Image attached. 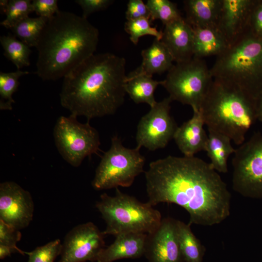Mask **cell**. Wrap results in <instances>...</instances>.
Returning <instances> with one entry per match:
<instances>
[{
	"label": "cell",
	"mask_w": 262,
	"mask_h": 262,
	"mask_svg": "<svg viewBox=\"0 0 262 262\" xmlns=\"http://www.w3.org/2000/svg\"><path fill=\"white\" fill-rule=\"evenodd\" d=\"M147 202L174 203L185 210L189 224L218 225L230 213L231 194L210 163L196 157L169 155L145 172Z\"/></svg>",
	"instance_id": "6da1fadb"
},
{
	"label": "cell",
	"mask_w": 262,
	"mask_h": 262,
	"mask_svg": "<svg viewBox=\"0 0 262 262\" xmlns=\"http://www.w3.org/2000/svg\"><path fill=\"white\" fill-rule=\"evenodd\" d=\"M126 60L106 52L94 54L64 77L60 103L76 117L89 122L114 114L124 102Z\"/></svg>",
	"instance_id": "7a4b0ae2"
},
{
	"label": "cell",
	"mask_w": 262,
	"mask_h": 262,
	"mask_svg": "<svg viewBox=\"0 0 262 262\" xmlns=\"http://www.w3.org/2000/svg\"><path fill=\"white\" fill-rule=\"evenodd\" d=\"M99 32L87 19L60 11L48 19L35 46L36 74L55 81L94 54Z\"/></svg>",
	"instance_id": "3957f363"
},
{
	"label": "cell",
	"mask_w": 262,
	"mask_h": 262,
	"mask_svg": "<svg viewBox=\"0 0 262 262\" xmlns=\"http://www.w3.org/2000/svg\"><path fill=\"white\" fill-rule=\"evenodd\" d=\"M199 110L208 130L226 135L239 146L257 120L254 101L214 80Z\"/></svg>",
	"instance_id": "277c9868"
},
{
	"label": "cell",
	"mask_w": 262,
	"mask_h": 262,
	"mask_svg": "<svg viewBox=\"0 0 262 262\" xmlns=\"http://www.w3.org/2000/svg\"><path fill=\"white\" fill-rule=\"evenodd\" d=\"M210 69L213 79L256 101L262 94V38L249 31L222 54Z\"/></svg>",
	"instance_id": "5b68a950"
},
{
	"label": "cell",
	"mask_w": 262,
	"mask_h": 262,
	"mask_svg": "<svg viewBox=\"0 0 262 262\" xmlns=\"http://www.w3.org/2000/svg\"><path fill=\"white\" fill-rule=\"evenodd\" d=\"M96 207L106 223L103 231L105 235L148 234L159 227L163 219L161 213L147 202L142 203L118 188L114 196L106 193L101 195Z\"/></svg>",
	"instance_id": "8992f818"
},
{
	"label": "cell",
	"mask_w": 262,
	"mask_h": 262,
	"mask_svg": "<svg viewBox=\"0 0 262 262\" xmlns=\"http://www.w3.org/2000/svg\"><path fill=\"white\" fill-rule=\"evenodd\" d=\"M140 148H129L117 135L111 139L109 149L104 153L98 166L92 187L97 190L128 187L144 171L145 158Z\"/></svg>",
	"instance_id": "52a82bcc"
},
{
	"label": "cell",
	"mask_w": 262,
	"mask_h": 262,
	"mask_svg": "<svg viewBox=\"0 0 262 262\" xmlns=\"http://www.w3.org/2000/svg\"><path fill=\"white\" fill-rule=\"evenodd\" d=\"M213 81L205 62L202 59L193 57L174 64L161 85L172 101L199 110Z\"/></svg>",
	"instance_id": "ba28073f"
},
{
	"label": "cell",
	"mask_w": 262,
	"mask_h": 262,
	"mask_svg": "<svg viewBox=\"0 0 262 262\" xmlns=\"http://www.w3.org/2000/svg\"><path fill=\"white\" fill-rule=\"evenodd\" d=\"M72 115L59 117L54 126L56 147L63 159L71 165L78 167L86 157L99 150V136L89 122L81 123Z\"/></svg>",
	"instance_id": "9c48e42d"
},
{
	"label": "cell",
	"mask_w": 262,
	"mask_h": 262,
	"mask_svg": "<svg viewBox=\"0 0 262 262\" xmlns=\"http://www.w3.org/2000/svg\"><path fill=\"white\" fill-rule=\"evenodd\" d=\"M231 163L234 191L246 197L262 199V133L255 132L235 149Z\"/></svg>",
	"instance_id": "30bf717a"
},
{
	"label": "cell",
	"mask_w": 262,
	"mask_h": 262,
	"mask_svg": "<svg viewBox=\"0 0 262 262\" xmlns=\"http://www.w3.org/2000/svg\"><path fill=\"white\" fill-rule=\"evenodd\" d=\"M172 101L168 97L157 102L141 118L136 135L137 147L154 151L165 147L173 139L178 127L170 114Z\"/></svg>",
	"instance_id": "8fae6325"
},
{
	"label": "cell",
	"mask_w": 262,
	"mask_h": 262,
	"mask_svg": "<svg viewBox=\"0 0 262 262\" xmlns=\"http://www.w3.org/2000/svg\"><path fill=\"white\" fill-rule=\"evenodd\" d=\"M105 234L93 223L78 225L65 236L59 262H97Z\"/></svg>",
	"instance_id": "7c38bea8"
},
{
	"label": "cell",
	"mask_w": 262,
	"mask_h": 262,
	"mask_svg": "<svg viewBox=\"0 0 262 262\" xmlns=\"http://www.w3.org/2000/svg\"><path fill=\"white\" fill-rule=\"evenodd\" d=\"M34 203L30 193L14 181L0 184V220L20 230L33 220Z\"/></svg>",
	"instance_id": "4fadbf2b"
},
{
	"label": "cell",
	"mask_w": 262,
	"mask_h": 262,
	"mask_svg": "<svg viewBox=\"0 0 262 262\" xmlns=\"http://www.w3.org/2000/svg\"><path fill=\"white\" fill-rule=\"evenodd\" d=\"M176 219L166 217L147 234L144 255L148 262H184L176 230Z\"/></svg>",
	"instance_id": "5bb4252c"
},
{
	"label": "cell",
	"mask_w": 262,
	"mask_h": 262,
	"mask_svg": "<svg viewBox=\"0 0 262 262\" xmlns=\"http://www.w3.org/2000/svg\"><path fill=\"white\" fill-rule=\"evenodd\" d=\"M257 0H221L217 29L229 47L248 31L250 16Z\"/></svg>",
	"instance_id": "9a60e30c"
},
{
	"label": "cell",
	"mask_w": 262,
	"mask_h": 262,
	"mask_svg": "<svg viewBox=\"0 0 262 262\" xmlns=\"http://www.w3.org/2000/svg\"><path fill=\"white\" fill-rule=\"evenodd\" d=\"M162 42L171 53L176 63L188 61L193 57L194 31L182 17L164 25Z\"/></svg>",
	"instance_id": "2e32d148"
},
{
	"label": "cell",
	"mask_w": 262,
	"mask_h": 262,
	"mask_svg": "<svg viewBox=\"0 0 262 262\" xmlns=\"http://www.w3.org/2000/svg\"><path fill=\"white\" fill-rule=\"evenodd\" d=\"M192 109V117L178 127L173 136L179 149L186 157L194 156L196 153L205 151L208 138L200 110Z\"/></svg>",
	"instance_id": "e0dca14e"
},
{
	"label": "cell",
	"mask_w": 262,
	"mask_h": 262,
	"mask_svg": "<svg viewBox=\"0 0 262 262\" xmlns=\"http://www.w3.org/2000/svg\"><path fill=\"white\" fill-rule=\"evenodd\" d=\"M147 234L129 233L115 236L114 242L99 253L97 262H113L123 259H137L144 255Z\"/></svg>",
	"instance_id": "ac0fdd59"
},
{
	"label": "cell",
	"mask_w": 262,
	"mask_h": 262,
	"mask_svg": "<svg viewBox=\"0 0 262 262\" xmlns=\"http://www.w3.org/2000/svg\"><path fill=\"white\" fill-rule=\"evenodd\" d=\"M141 65L131 75H144L152 77L168 71L174 65V59L168 49L161 40L155 38L151 45L141 52Z\"/></svg>",
	"instance_id": "d6986e66"
},
{
	"label": "cell",
	"mask_w": 262,
	"mask_h": 262,
	"mask_svg": "<svg viewBox=\"0 0 262 262\" xmlns=\"http://www.w3.org/2000/svg\"><path fill=\"white\" fill-rule=\"evenodd\" d=\"M186 21L193 28H216L221 0L183 1Z\"/></svg>",
	"instance_id": "ffe728a7"
},
{
	"label": "cell",
	"mask_w": 262,
	"mask_h": 262,
	"mask_svg": "<svg viewBox=\"0 0 262 262\" xmlns=\"http://www.w3.org/2000/svg\"><path fill=\"white\" fill-rule=\"evenodd\" d=\"M194 31L193 57H204L222 54L229 47L221 33L213 28H193Z\"/></svg>",
	"instance_id": "44dd1931"
},
{
	"label": "cell",
	"mask_w": 262,
	"mask_h": 262,
	"mask_svg": "<svg viewBox=\"0 0 262 262\" xmlns=\"http://www.w3.org/2000/svg\"><path fill=\"white\" fill-rule=\"evenodd\" d=\"M208 141L205 151L211 160L210 164L217 172L227 173L228 160L235 149L231 144V139L219 132L208 130Z\"/></svg>",
	"instance_id": "7402d4cb"
},
{
	"label": "cell",
	"mask_w": 262,
	"mask_h": 262,
	"mask_svg": "<svg viewBox=\"0 0 262 262\" xmlns=\"http://www.w3.org/2000/svg\"><path fill=\"white\" fill-rule=\"evenodd\" d=\"M162 82L163 81H158L144 75L128 74L124 87L126 93L135 103H147L151 108L157 103L154 92L159 85H162Z\"/></svg>",
	"instance_id": "603a6c76"
},
{
	"label": "cell",
	"mask_w": 262,
	"mask_h": 262,
	"mask_svg": "<svg viewBox=\"0 0 262 262\" xmlns=\"http://www.w3.org/2000/svg\"><path fill=\"white\" fill-rule=\"evenodd\" d=\"M176 230L184 262H202L205 248L194 235L190 224L176 220Z\"/></svg>",
	"instance_id": "cb8c5ba5"
},
{
	"label": "cell",
	"mask_w": 262,
	"mask_h": 262,
	"mask_svg": "<svg viewBox=\"0 0 262 262\" xmlns=\"http://www.w3.org/2000/svg\"><path fill=\"white\" fill-rule=\"evenodd\" d=\"M48 19L39 16H28L16 24L12 29L14 36L29 47H35L39 36Z\"/></svg>",
	"instance_id": "d4e9b609"
},
{
	"label": "cell",
	"mask_w": 262,
	"mask_h": 262,
	"mask_svg": "<svg viewBox=\"0 0 262 262\" xmlns=\"http://www.w3.org/2000/svg\"><path fill=\"white\" fill-rule=\"evenodd\" d=\"M0 42L4 50V55L18 70L30 65L29 56L32 51L30 47L24 43L11 34L1 36Z\"/></svg>",
	"instance_id": "484cf974"
},
{
	"label": "cell",
	"mask_w": 262,
	"mask_h": 262,
	"mask_svg": "<svg viewBox=\"0 0 262 262\" xmlns=\"http://www.w3.org/2000/svg\"><path fill=\"white\" fill-rule=\"evenodd\" d=\"M30 73L17 70L14 72H0V109L11 110L15 101L12 96L17 90L19 78Z\"/></svg>",
	"instance_id": "4316f807"
},
{
	"label": "cell",
	"mask_w": 262,
	"mask_h": 262,
	"mask_svg": "<svg viewBox=\"0 0 262 262\" xmlns=\"http://www.w3.org/2000/svg\"><path fill=\"white\" fill-rule=\"evenodd\" d=\"M151 21L161 20L164 25L182 17L176 3L168 0H148L146 3Z\"/></svg>",
	"instance_id": "83f0119b"
},
{
	"label": "cell",
	"mask_w": 262,
	"mask_h": 262,
	"mask_svg": "<svg viewBox=\"0 0 262 262\" xmlns=\"http://www.w3.org/2000/svg\"><path fill=\"white\" fill-rule=\"evenodd\" d=\"M151 21L148 18H141L127 20L124 30L130 35V39L134 45H137L140 38L145 35H152L161 40L163 32L158 31L156 27L151 26Z\"/></svg>",
	"instance_id": "f1b7e54d"
},
{
	"label": "cell",
	"mask_w": 262,
	"mask_h": 262,
	"mask_svg": "<svg viewBox=\"0 0 262 262\" xmlns=\"http://www.w3.org/2000/svg\"><path fill=\"white\" fill-rule=\"evenodd\" d=\"M33 12L31 0H9L5 14L6 18L0 22V25L11 29L18 22L29 16V15Z\"/></svg>",
	"instance_id": "f546056e"
},
{
	"label": "cell",
	"mask_w": 262,
	"mask_h": 262,
	"mask_svg": "<svg viewBox=\"0 0 262 262\" xmlns=\"http://www.w3.org/2000/svg\"><path fill=\"white\" fill-rule=\"evenodd\" d=\"M62 248V244L59 239L50 241L32 251L25 252L29 257L27 262H54L60 255Z\"/></svg>",
	"instance_id": "4dcf8cb0"
},
{
	"label": "cell",
	"mask_w": 262,
	"mask_h": 262,
	"mask_svg": "<svg viewBox=\"0 0 262 262\" xmlns=\"http://www.w3.org/2000/svg\"><path fill=\"white\" fill-rule=\"evenodd\" d=\"M21 237L20 230L0 220V245L18 248L16 244Z\"/></svg>",
	"instance_id": "1f68e13d"
},
{
	"label": "cell",
	"mask_w": 262,
	"mask_h": 262,
	"mask_svg": "<svg viewBox=\"0 0 262 262\" xmlns=\"http://www.w3.org/2000/svg\"><path fill=\"white\" fill-rule=\"evenodd\" d=\"M32 5L33 11L37 15L48 19L60 11L56 0H33Z\"/></svg>",
	"instance_id": "d6a6232c"
},
{
	"label": "cell",
	"mask_w": 262,
	"mask_h": 262,
	"mask_svg": "<svg viewBox=\"0 0 262 262\" xmlns=\"http://www.w3.org/2000/svg\"><path fill=\"white\" fill-rule=\"evenodd\" d=\"M125 15L127 20L141 18L150 19L149 10L146 3L142 0H130L127 4Z\"/></svg>",
	"instance_id": "836d02e7"
},
{
	"label": "cell",
	"mask_w": 262,
	"mask_h": 262,
	"mask_svg": "<svg viewBox=\"0 0 262 262\" xmlns=\"http://www.w3.org/2000/svg\"><path fill=\"white\" fill-rule=\"evenodd\" d=\"M75 2L82 9V17L84 18L93 13L104 10L114 2L113 0H77Z\"/></svg>",
	"instance_id": "e575fe53"
},
{
	"label": "cell",
	"mask_w": 262,
	"mask_h": 262,
	"mask_svg": "<svg viewBox=\"0 0 262 262\" xmlns=\"http://www.w3.org/2000/svg\"><path fill=\"white\" fill-rule=\"evenodd\" d=\"M248 31L256 37L262 38V0H257L252 11Z\"/></svg>",
	"instance_id": "d590c367"
},
{
	"label": "cell",
	"mask_w": 262,
	"mask_h": 262,
	"mask_svg": "<svg viewBox=\"0 0 262 262\" xmlns=\"http://www.w3.org/2000/svg\"><path fill=\"white\" fill-rule=\"evenodd\" d=\"M19 253L22 255L25 254V251H23L19 248H15L9 246L0 245V259L3 260L7 257L10 256L12 253Z\"/></svg>",
	"instance_id": "8d00e7d4"
},
{
	"label": "cell",
	"mask_w": 262,
	"mask_h": 262,
	"mask_svg": "<svg viewBox=\"0 0 262 262\" xmlns=\"http://www.w3.org/2000/svg\"><path fill=\"white\" fill-rule=\"evenodd\" d=\"M256 110L257 120L262 122V94L256 101Z\"/></svg>",
	"instance_id": "74e56055"
},
{
	"label": "cell",
	"mask_w": 262,
	"mask_h": 262,
	"mask_svg": "<svg viewBox=\"0 0 262 262\" xmlns=\"http://www.w3.org/2000/svg\"><path fill=\"white\" fill-rule=\"evenodd\" d=\"M9 0H0V9L1 13L5 14L7 8Z\"/></svg>",
	"instance_id": "f35d334b"
}]
</instances>
